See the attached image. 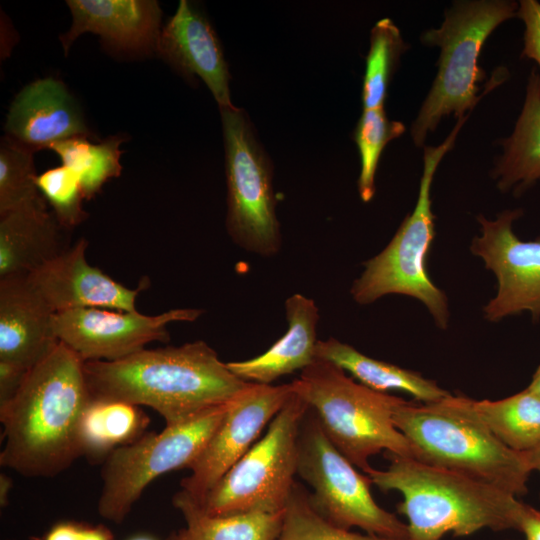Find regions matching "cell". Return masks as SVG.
Wrapping results in <instances>:
<instances>
[{"instance_id":"obj_24","label":"cell","mask_w":540,"mask_h":540,"mask_svg":"<svg viewBox=\"0 0 540 540\" xmlns=\"http://www.w3.org/2000/svg\"><path fill=\"white\" fill-rule=\"evenodd\" d=\"M464 408L510 449L527 453L540 446V397L528 388L500 399L459 396Z\"/></svg>"},{"instance_id":"obj_34","label":"cell","mask_w":540,"mask_h":540,"mask_svg":"<svg viewBox=\"0 0 540 540\" xmlns=\"http://www.w3.org/2000/svg\"><path fill=\"white\" fill-rule=\"evenodd\" d=\"M84 525L71 521L59 522L42 537H35L33 540H81Z\"/></svg>"},{"instance_id":"obj_31","label":"cell","mask_w":540,"mask_h":540,"mask_svg":"<svg viewBox=\"0 0 540 540\" xmlns=\"http://www.w3.org/2000/svg\"><path fill=\"white\" fill-rule=\"evenodd\" d=\"M34 151L4 136L0 143V215L33 203L38 190Z\"/></svg>"},{"instance_id":"obj_29","label":"cell","mask_w":540,"mask_h":540,"mask_svg":"<svg viewBox=\"0 0 540 540\" xmlns=\"http://www.w3.org/2000/svg\"><path fill=\"white\" fill-rule=\"evenodd\" d=\"M276 540H409L361 534L338 527L312 505L309 493L295 483L284 509L281 531Z\"/></svg>"},{"instance_id":"obj_19","label":"cell","mask_w":540,"mask_h":540,"mask_svg":"<svg viewBox=\"0 0 540 540\" xmlns=\"http://www.w3.org/2000/svg\"><path fill=\"white\" fill-rule=\"evenodd\" d=\"M54 313L26 276L0 279V364L27 372L57 344Z\"/></svg>"},{"instance_id":"obj_17","label":"cell","mask_w":540,"mask_h":540,"mask_svg":"<svg viewBox=\"0 0 540 540\" xmlns=\"http://www.w3.org/2000/svg\"><path fill=\"white\" fill-rule=\"evenodd\" d=\"M70 29L59 36L65 54L83 33L100 36L109 49L128 54L156 50L161 9L154 0H68Z\"/></svg>"},{"instance_id":"obj_5","label":"cell","mask_w":540,"mask_h":540,"mask_svg":"<svg viewBox=\"0 0 540 540\" xmlns=\"http://www.w3.org/2000/svg\"><path fill=\"white\" fill-rule=\"evenodd\" d=\"M518 6L508 0L455 1L445 11L442 25L421 35L424 45L440 48V56L437 75L411 127L417 147L424 145L427 134L443 117L466 116L485 94L507 79V69L499 67L477 95V83L486 77L478 64L482 46L502 22L517 16Z\"/></svg>"},{"instance_id":"obj_6","label":"cell","mask_w":540,"mask_h":540,"mask_svg":"<svg viewBox=\"0 0 540 540\" xmlns=\"http://www.w3.org/2000/svg\"><path fill=\"white\" fill-rule=\"evenodd\" d=\"M291 384L329 441L364 473L371 468L370 458L382 451L413 458L410 443L393 420L404 399L370 389L319 358Z\"/></svg>"},{"instance_id":"obj_32","label":"cell","mask_w":540,"mask_h":540,"mask_svg":"<svg viewBox=\"0 0 540 540\" xmlns=\"http://www.w3.org/2000/svg\"><path fill=\"white\" fill-rule=\"evenodd\" d=\"M36 184L51 207L58 222L67 230L87 218L83 208L85 199L76 174L65 166L48 169L37 176Z\"/></svg>"},{"instance_id":"obj_20","label":"cell","mask_w":540,"mask_h":540,"mask_svg":"<svg viewBox=\"0 0 540 540\" xmlns=\"http://www.w3.org/2000/svg\"><path fill=\"white\" fill-rule=\"evenodd\" d=\"M43 198L0 215V279L27 276L71 245Z\"/></svg>"},{"instance_id":"obj_22","label":"cell","mask_w":540,"mask_h":540,"mask_svg":"<svg viewBox=\"0 0 540 540\" xmlns=\"http://www.w3.org/2000/svg\"><path fill=\"white\" fill-rule=\"evenodd\" d=\"M503 153L492 176L502 192L520 194L540 179V75L532 70L525 101L512 134L501 141Z\"/></svg>"},{"instance_id":"obj_14","label":"cell","mask_w":540,"mask_h":540,"mask_svg":"<svg viewBox=\"0 0 540 540\" xmlns=\"http://www.w3.org/2000/svg\"><path fill=\"white\" fill-rule=\"evenodd\" d=\"M291 383H248L232 400L221 423L181 482V490L199 502L252 447L293 395Z\"/></svg>"},{"instance_id":"obj_38","label":"cell","mask_w":540,"mask_h":540,"mask_svg":"<svg viewBox=\"0 0 540 540\" xmlns=\"http://www.w3.org/2000/svg\"><path fill=\"white\" fill-rule=\"evenodd\" d=\"M527 388L540 397V366L533 374L532 380Z\"/></svg>"},{"instance_id":"obj_30","label":"cell","mask_w":540,"mask_h":540,"mask_svg":"<svg viewBox=\"0 0 540 540\" xmlns=\"http://www.w3.org/2000/svg\"><path fill=\"white\" fill-rule=\"evenodd\" d=\"M404 131V124L390 120L384 107L363 110L354 131L361 161L358 192L362 201L369 202L375 194L377 166L385 146Z\"/></svg>"},{"instance_id":"obj_36","label":"cell","mask_w":540,"mask_h":540,"mask_svg":"<svg viewBox=\"0 0 540 540\" xmlns=\"http://www.w3.org/2000/svg\"><path fill=\"white\" fill-rule=\"evenodd\" d=\"M12 480L6 474L0 475V505L6 506L8 504L9 492L12 489Z\"/></svg>"},{"instance_id":"obj_25","label":"cell","mask_w":540,"mask_h":540,"mask_svg":"<svg viewBox=\"0 0 540 540\" xmlns=\"http://www.w3.org/2000/svg\"><path fill=\"white\" fill-rule=\"evenodd\" d=\"M172 502L182 513L185 526L168 540H276L284 517V511L209 515L182 490Z\"/></svg>"},{"instance_id":"obj_8","label":"cell","mask_w":540,"mask_h":540,"mask_svg":"<svg viewBox=\"0 0 540 540\" xmlns=\"http://www.w3.org/2000/svg\"><path fill=\"white\" fill-rule=\"evenodd\" d=\"M308 404L295 392L262 438L197 505L209 515L284 511L295 485L299 434Z\"/></svg>"},{"instance_id":"obj_21","label":"cell","mask_w":540,"mask_h":540,"mask_svg":"<svg viewBox=\"0 0 540 540\" xmlns=\"http://www.w3.org/2000/svg\"><path fill=\"white\" fill-rule=\"evenodd\" d=\"M284 308L288 329L281 338L261 355L227 363L240 379L270 385L316 360L318 306L313 299L295 293L285 300Z\"/></svg>"},{"instance_id":"obj_15","label":"cell","mask_w":540,"mask_h":540,"mask_svg":"<svg viewBox=\"0 0 540 540\" xmlns=\"http://www.w3.org/2000/svg\"><path fill=\"white\" fill-rule=\"evenodd\" d=\"M88 242L80 238L62 254L26 276L31 288L55 314L78 308H107L135 311L137 296L148 286L137 288L117 282L86 258Z\"/></svg>"},{"instance_id":"obj_26","label":"cell","mask_w":540,"mask_h":540,"mask_svg":"<svg viewBox=\"0 0 540 540\" xmlns=\"http://www.w3.org/2000/svg\"><path fill=\"white\" fill-rule=\"evenodd\" d=\"M148 424L149 418L139 406L91 399L79 425L81 456L90 461L105 460L118 447L139 439Z\"/></svg>"},{"instance_id":"obj_12","label":"cell","mask_w":540,"mask_h":540,"mask_svg":"<svg viewBox=\"0 0 540 540\" xmlns=\"http://www.w3.org/2000/svg\"><path fill=\"white\" fill-rule=\"evenodd\" d=\"M204 311L172 309L158 315L107 308H78L53 315L58 341L85 361H114L145 348L154 341L169 340L168 324L191 322Z\"/></svg>"},{"instance_id":"obj_3","label":"cell","mask_w":540,"mask_h":540,"mask_svg":"<svg viewBox=\"0 0 540 540\" xmlns=\"http://www.w3.org/2000/svg\"><path fill=\"white\" fill-rule=\"evenodd\" d=\"M384 470L365 474L380 490L397 491V512L407 519L409 540L469 536L482 529L518 530L526 504L518 497L466 475L385 453Z\"/></svg>"},{"instance_id":"obj_4","label":"cell","mask_w":540,"mask_h":540,"mask_svg":"<svg viewBox=\"0 0 540 540\" xmlns=\"http://www.w3.org/2000/svg\"><path fill=\"white\" fill-rule=\"evenodd\" d=\"M413 458L466 475L516 497L528 492L533 472L524 453L499 441L450 395L434 403L404 401L393 413Z\"/></svg>"},{"instance_id":"obj_9","label":"cell","mask_w":540,"mask_h":540,"mask_svg":"<svg viewBox=\"0 0 540 540\" xmlns=\"http://www.w3.org/2000/svg\"><path fill=\"white\" fill-rule=\"evenodd\" d=\"M232 400L184 422L165 426L118 447L104 460L99 515L122 523L146 487L159 476L189 468L221 423Z\"/></svg>"},{"instance_id":"obj_11","label":"cell","mask_w":540,"mask_h":540,"mask_svg":"<svg viewBox=\"0 0 540 540\" xmlns=\"http://www.w3.org/2000/svg\"><path fill=\"white\" fill-rule=\"evenodd\" d=\"M297 474L311 486L314 508L334 525L409 539L407 524L377 504L370 478L329 441L310 409L300 429Z\"/></svg>"},{"instance_id":"obj_2","label":"cell","mask_w":540,"mask_h":540,"mask_svg":"<svg viewBox=\"0 0 540 540\" xmlns=\"http://www.w3.org/2000/svg\"><path fill=\"white\" fill-rule=\"evenodd\" d=\"M92 399L157 411L166 426L233 400L247 385L205 341L142 349L114 361H85Z\"/></svg>"},{"instance_id":"obj_28","label":"cell","mask_w":540,"mask_h":540,"mask_svg":"<svg viewBox=\"0 0 540 540\" xmlns=\"http://www.w3.org/2000/svg\"><path fill=\"white\" fill-rule=\"evenodd\" d=\"M407 49L399 28L391 19H381L374 25L362 87L364 110L384 107L391 78Z\"/></svg>"},{"instance_id":"obj_13","label":"cell","mask_w":540,"mask_h":540,"mask_svg":"<svg viewBox=\"0 0 540 540\" xmlns=\"http://www.w3.org/2000/svg\"><path fill=\"white\" fill-rule=\"evenodd\" d=\"M522 214L515 209L501 212L495 220L477 217L481 235L473 238L470 251L482 259L498 283L495 297L483 308L490 322L523 311L540 319V237L523 241L516 236L513 223Z\"/></svg>"},{"instance_id":"obj_27","label":"cell","mask_w":540,"mask_h":540,"mask_svg":"<svg viewBox=\"0 0 540 540\" xmlns=\"http://www.w3.org/2000/svg\"><path fill=\"white\" fill-rule=\"evenodd\" d=\"M91 137L76 136L54 143L49 149L60 158L62 165L79 179L85 199L93 198L111 178L121 174L120 145L123 136H110L98 143Z\"/></svg>"},{"instance_id":"obj_35","label":"cell","mask_w":540,"mask_h":540,"mask_svg":"<svg viewBox=\"0 0 540 540\" xmlns=\"http://www.w3.org/2000/svg\"><path fill=\"white\" fill-rule=\"evenodd\" d=\"M518 531L524 534L525 540H540V511L526 505Z\"/></svg>"},{"instance_id":"obj_37","label":"cell","mask_w":540,"mask_h":540,"mask_svg":"<svg viewBox=\"0 0 540 540\" xmlns=\"http://www.w3.org/2000/svg\"><path fill=\"white\" fill-rule=\"evenodd\" d=\"M524 454L532 471H536L540 475V446Z\"/></svg>"},{"instance_id":"obj_39","label":"cell","mask_w":540,"mask_h":540,"mask_svg":"<svg viewBox=\"0 0 540 540\" xmlns=\"http://www.w3.org/2000/svg\"><path fill=\"white\" fill-rule=\"evenodd\" d=\"M129 540H154L153 538L151 537H147V536H137V537H133Z\"/></svg>"},{"instance_id":"obj_7","label":"cell","mask_w":540,"mask_h":540,"mask_svg":"<svg viewBox=\"0 0 540 540\" xmlns=\"http://www.w3.org/2000/svg\"><path fill=\"white\" fill-rule=\"evenodd\" d=\"M468 116L458 119L456 126L439 146H424L423 173L415 208L403 220L388 245L363 263L364 269L350 289L356 303L371 304L389 294L410 296L425 305L437 327H448L450 312L447 296L432 282L426 267L435 236L430 193L436 169L444 155L452 149Z\"/></svg>"},{"instance_id":"obj_23","label":"cell","mask_w":540,"mask_h":540,"mask_svg":"<svg viewBox=\"0 0 540 540\" xmlns=\"http://www.w3.org/2000/svg\"><path fill=\"white\" fill-rule=\"evenodd\" d=\"M316 358L327 360L375 391H401L418 402H439L451 393L418 372L371 358L336 338L318 340Z\"/></svg>"},{"instance_id":"obj_10","label":"cell","mask_w":540,"mask_h":540,"mask_svg":"<svg viewBox=\"0 0 540 540\" xmlns=\"http://www.w3.org/2000/svg\"><path fill=\"white\" fill-rule=\"evenodd\" d=\"M227 181L226 229L243 250L262 257L279 253L282 237L276 215L273 171L246 113L220 109Z\"/></svg>"},{"instance_id":"obj_16","label":"cell","mask_w":540,"mask_h":540,"mask_svg":"<svg viewBox=\"0 0 540 540\" xmlns=\"http://www.w3.org/2000/svg\"><path fill=\"white\" fill-rule=\"evenodd\" d=\"M156 51L184 76L201 78L220 109L235 107L220 41L207 18L190 2H179L175 14L161 29Z\"/></svg>"},{"instance_id":"obj_33","label":"cell","mask_w":540,"mask_h":540,"mask_svg":"<svg viewBox=\"0 0 540 540\" xmlns=\"http://www.w3.org/2000/svg\"><path fill=\"white\" fill-rule=\"evenodd\" d=\"M517 16L525 25L522 57L533 59L540 67V3L537 0H521Z\"/></svg>"},{"instance_id":"obj_18","label":"cell","mask_w":540,"mask_h":540,"mask_svg":"<svg viewBox=\"0 0 540 540\" xmlns=\"http://www.w3.org/2000/svg\"><path fill=\"white\" fill-rule=\"evenodd\" d=\"M4 129L6 137L34 152L76 136L92 138L74 98L51 77L35 80L16 95Z\"/></svg>"},{"instance_id":"obj_1","label":"cell","mask_w":540,"mask_h":540,"mask_svg":"<svg viewBox=\"0 0 540 540\" xmlns=\"http://www.w3.org/2000/svg\"><path fill=\"white\" fill-rule=\"evenodd\" d=\"M84 361L57 344L0 403V465L25 477H53L81 456L79 425L91 401Z\"/></svg>"}]
</instances>
